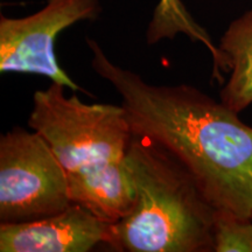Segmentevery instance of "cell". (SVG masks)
I'll return each mask as SVG.
<instances>
[{
  "mask_svg": "<svg viewBox=\"0 0 252 252\" xmlns=\"http://www.w3.org/2000/svg\"><path fill=\"white\" fill-rule=\"evenodd\" d=\"M91 67L121 94L134 135L169 152L216 209L252 220V126L197 88L156 86L115 64L96 41Z\"/></svg>",
  "mask_w": 252,
  "mask_h": 252,
  "instance_id": "obj_1",
  "label": "cell"
},
{
  "mask_svg": "<svg viewBox=\"0 0 252 252\" xmlns=\"http://www.w3.org/2000/svg\"><path fill=\"white\" fill-rule=\"evenodd\" d=\"M124 163L133 181L135 202L127 216L111 224L110 247L131 252L215 251L217 209L175 157L133 134Z\"/></svg>",
  "mask_w": 252,
  "mask_h": 252,
  "instance_id": "obj_2",
  "label": "cell"
},
{
  "mask_svg": "<svg viewBox=\"0 0 252 252\" xmlns=\"http://www.w3.org/2000/svg\"><path fill=\"white\" fill-rule=\"evenodd\" d=\"M28 125L39 133L68 172L124 159L133 137L124 106L87 104L52 82L37 90Z\"/></svg>",
  "mask_w": 252,
  "mask_h": 252,
  "instance_id": "obj_3",
  "label": "cell"
},
{
  "mask_svg": "<svg viewBox=\"0 0 252 252\" xmlns=\"http://www.w3.org/2000/svg\"><path fill=\"white\" fill-rule=\"evenodd\" d=\"M72 204L68 171L39 133L21 127L0 137V222H30Z\"/></svg>",
  "mask_w": 252,
  "mask_h": 252,
  "instance_id": "obj_4",
  "label": "cell"
},
{
  "mask_svg": "<svg viewBox=\"0 0 252 252\" xmlns=\"http://www.w3.org/2000/svg\"><path fill=\"white\" fill-rule=\"evenodd\" d=\"M98 0H47L36 13L0 17V72L36 74L71 90H81L55 56L56 36L78 21L94 20Z\"/></svg>",
  "mask_w": 252,
  "mask_h": 252,
  "instance_id": "obj_5",
  "label": "cell"
},
{
  "mask_svg": "<svg viewBox=\"0 0 252 252\" xmlns=\"http://www.w3.org/2000/svg\"><path fill=\"white\" fill-rule=\"evenodd\" d=\"M111 243V224L80 204L30 222L1 223V252H88Z\"/></svg>",
  "mask_w": 252,
  "mask_h": 252,
  "instance_id": "obj_6",
  "label": "cell"
},
{
  "mask_svg": "<svg viewBox=\"0 0 252 252\" xmlns=\"http://www.w3.org/2000/svg\"><path fill=\"white\" fill-rule=\"evenodd\" d=\"M69 196L103 222L116 224L133 209L135 190L124 159L68 172Z\"/></svg>",
  "mask_w": 252,
  "mask_h": 252,
  "instance_id": "obj_7",
  "label": "cell"
},
{
  "mask_svg": "<svg viewBox=\"0 0 252 252\" xmlns=\"http://www.w3.org/2000/svg\"><path fill=\"white\" fill-rule=\"evenodd\" d=\"M219 48L231 71L220 93V102L239 113L252 104V9L229 25Z\"/></svg>",
  "mask_w": 252,
  "mask_h": 252,
  "instance_id": "obj_8",
  "label": "cell"
},
{
  "mask_svg": "<svg viewBox=\"0 0 252 252\" xmlns=\"http://www.w3.org/2000/svg\"><path fill=\"white\" fill-rule=\"evenodd\" d=\"M179 33L186 34L193 41H200L209 49L214 62L213 77L222 82L223 74L229 71L225 55L215 46L207 32L195 23L180 0H160L147 30V42L172 39Z\"/></svg>",
  "mask_w": 252,
  "mask_h": 252,
  "instance_id": "obj_9",
  "label": "cell"
},
{
  "mask_svg": "<svg viewBox=\"0 0 252 252\" xmlns=\"http://www.w3.org/2000/svg\"><path fill=\"white\" fill-rule=\"evenodd\" d=\"M214 250L252 252V220L217 209L214 220Z\"/></svg>",
  "mask_w": 252,
  "mask_h": 252,
  "instance_id": "obj_10",
  "label": "cell"
}]
</instances>
